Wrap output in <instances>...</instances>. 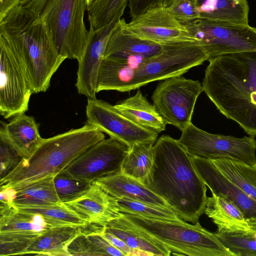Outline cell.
Wrapping results in <instances>:
<instances>
[{
	"label": "cell",
	"mask_w": 256,
	"mask_h": 256,
	"mask_svg": "<svg viewBox=\"0 0 256 256\" xmlns=\"http://www.w3.org/2000/svg\"><path fill=\"white\" fill-rule=\"evenodd\" d=\"M153 148L151 176L146 186L181 219L196 224L204 212L207 188L190 156L178 140L168 135L160 136Z\"/></svg>",
	"instance_id": "6da1fadb"
},
{
	"label": "cell",
	"mask_w": 256,
	"mask_h": 256,
	"mask_svg": "<svg viewBox=\"0 0 256 256\" xmlns=\"http://www.w3.org/2000/svg\"><path fill=\"white\" fill-rule=\"evenodd\" d=\"M203 91L220 112L250 136H256V51L210 60Z\"/></svg>",
	"instance_id": "7a4b0ae2"
},
{
	"label": "cell",
	"mask_w": 256,
	"mask_h": 256,
	"mask_svg": "<svg viewBox=\"0 0 256 256\" xmlns=\"http://www.w3.org/2000/svg\"><path fill=\"white\" fill-rule=\"evenodd\" d=\"M0 36L23 64L33 94L46 91L66 58L40 15L22 4L14 7L0 19Z\"/></svg>",
	"instance_id": "3957f363"
},
{
	"label": "cell",
	"mask_w": 256,
	"mask_h": 256,
	"mask_svg": "<svg viewBox=\"0 0 256 256\" xmlns=\"http://www.w3.org/2000/svg\"><path fill=\"white\" fill-rule=\"evenodd\" d=\"M104 138L103 132L87 124L43 138L29 156L0 180V186H14L54 177L87 149Z\"/></svg>",
	"instance_id": "277c9868"
},
{
	"label": "cell",
	"mask_w": 256,
	"mask_h": 256,
	"mask_svg": "<svg viewBox=\"0 0 256 256\" xmlns=\"http://www.w3.org/2000/svg\"><path fill=\"white\" fill-rule=\"evenodd\" d=\"M121 216L166 247L173 255L234 256L214 233L197 222L162 220L122 213Z\"/></svg>",
	"instance_id": "5b68a950"
},
{
	"label": "cell",
	"mask_w": 256,
	"mask_h": 256,
	"mask_svg": "<svg viewBox=\"0 0 256 256\" xmlns=\"http://www.w3.org/2000/svg\"><path fill=\"white\" fill-rule=\"evenodd\" d=\"M86 0H47L40 17L50 30L56 49L66 59L82 58L89 30L84 22Z\"/></svg>",
	"instance_id": "8992f818"
},
{
	"label": "cell",
	"mask_w": 256,
	"mask_h": 256,
	"mask_svg": "<svg viewBox=\"0 0 256 256\" xmlns=\"http://www.w3.org/2000/svg\"><path fill=\"white\" fill-rule=\"evenodd\" d=\"M208 60V54L198 41L164 44L158 54L143 61L134 69L121 92H130L154 81L182 76Z\"/></svg>",
	"instance_id": "52a82bcc"
},
{
	"label": "cell",
	"mask_w": 256,
	"mask_h": 256,
	"mask_svg": "<svg viewBox=\"0 0 256 256\" xmlns=\"http://www.w3.org/2000/svg\"><path fill=\"white\" fill-rule=\"evenodd\" d=\"M178 142L191 156L210 160L228 158L256 166V140L253 136L236 138L213 134L192 123L182 131Z\"/></svg>",
	"instance_id": "ba28073f"
},
{
	"label": "cell",
	"mask_w": 256,
	"mask_h": 256,
	"mask_svg": "<svg viewBox=\"0 0 256 256\" xmlns=\"http://www.w3.org/2000/svg\"><path fill=\"white\" fill-rule=\"evenodd\" d=\"M202 92L198 80L180 76L159 82L152 99L166 124L182 131L192 123L196 100Z\"/></svg>",
	"instance_id": "9c48e42d"
},
{
	"label": "cell",
	"mask_w": 256,
	"mask_h": 256,
	"mask_svg": "<svg viewBox=\"0 0 256 256\" xmlns=\"http://www.w3.org/2000/svg\"><path fill=\"white\" fill-rule=\"evenodd\" d=\"M200 43L208 61L229 54L256 51V28L198 18L185 25Z\"/></svg>",
	"instance_id": "30bf717a"
},
{
	"label": "cell",
	"mask_w": 256,
	"mask_h": 256,
	"mask_svg": "<svg viewBox=\"0 0 256 256\" xmlns=\"http://www.w3.org/2000/svg\"><path fill=\"white\" fill-rule=\"evenodd\" d=\"M33 94L22 61L0 36V114L4 118L24 114Z\"/></svg>",
	"instance_id": "8fae6325"
},
{
	"label": "cell",
	"mask_w": 256,
	"mask_h": 256,
	"mask_svg": "<svg viewBox=\"0 0 256 256\" xmlns=\"http://www.w3.org/2000/svg\"><path fill=\"white\" fill-rule=\"evenodd\" d=\"M86 124L126 145L128 149L138 143L154 144L158 134L144 128L122 115L114 106L102 100L88 98Z\"/></svg>",
	"instance_id": "7c38bea8"
},
{
	"label": "cell",
	"mask_w": 256,
	"mask_h": 256,
	"mask_svg": "<svg viewBox=\"0 0 256 256\" xmlns=\"http://www.w3.org/2000/svg\"><path fill=\"white\" fill-rule=\"evenodd\" d=\"M128 147L110 138L94 144L60 172L92 182L106 176L121 172Z\"/></svg>",
	"instance_id": "4fadbf2b"
},
{
	"label": "cell",
	"mask_w": 256,
	"mask_h": 256,
	"mask_svg": "<svg viewBox=\"0 0 256 256\" xmlns=\"http://www.w3.org/2000/svg\"><path fill=\"white\" fill-rule=\"evenodd\" d=\"M120 24L124 32L160 44L198 41L185 25L163 6L149 10L132 18L128 22L122 18Z\"/></svg>",
	"instance_id": "5bb4252c"
},
{
	"label": "cell",
	"mask_w": 256,
	"mask_h": 256,
	"mask_svg": "<svg viewBox=\"0 0 256 256\" xmlns=\"http://www.w3.org/2000/svg\"><path fill=\"white\" fill-rule=\"evenodd\" d=\"M118 20H114L96 30L90 28L86 48L78 62L76 84L78 94L88 98H96L99 70L109 38Z\"/></svg>",
	"instance_id": "9a60e30c"
},
{
	"label": "cell",
	"mask_w": 256,
	"mask_h": 256,
	"mask_svg": "<svg viewBox=\"0 0 256 256\" xmlns=\"http://www.w3.org/2000/svg\"><path fill=\"white\" fill-rule=\"evenodd\" d=\"M190 156L198 175L212 193L234 203L246 218H256V202L224 176L212 160Z\"/></svg>",
	"instance_id": "2e32d148"
},
{
	"label": "cell",
	"mask_w": 256,
	"mask_h": 256,
	"mask_svg": "<svg viewBox=\"0 0 256 256\" xmlns=\"http://www.w3.org/2000/svg\"><path fill=\"white\" fill-rule=\"evenodd\" d=\"M120 20L111 34L104 58H114L136 68L143 61L161 51L162 44L141 39L124 32L120 26Z\"/></svg>",
	"instance_id": "e0dca14e"
},
{
	"label": "cell",
	"mask_w": 256,
	"mask_h": 256,
	"mask_svg": "<svg viewBox=\"0 0 256 256\" xmlns=\"http://www.w3.org/2000/svg\"><path fill=\"white\" fill-rule=\"evenodd\" d=\"M64 204L88 224L105 226L108 222L122 216L117 199L94 182L81 196Z\"/></svg>",
	"instance_id": "ac0fdd59"
},
{
	"label": "cell",
	"mask_w": 256,
	"mask_h": 256,
	"mask_svg": "<svg viewBox=\"0 0 256 256\" xmlns=\"http://www.w3.org/2000/svg\"><path fill=\"white\" fill-rule=\"evenodd\" d=\"M52 227L39 214L22 211L13 205L0 206V234L35 238Z\"/></svg>",
	"instance_id": "d6986e66"
},
{
	"label": "cell",
	"mask_w": 256,
	"mask_h": 256,
	"mask_svg": "<svg viewBox=\"0 0 256 256\" xmlns=\"http://www.w3.org/2000/svg\"><path fill=\"white\" fill-rule=\"evenodd\" d=\"M84 226H63L51 228L34 238L24 254L36 256H70L68 246L83 231Z\"/></svg>",
	"instance_id": "ffe728a7"
},
{
	"label": "cell",
	"mask_w": 256,
	"mask_h": 256,
	"mask_svg": "<svg viewBox=\"0 0 256 256\" xmlns=\"http://www.w3.org/2000/svg\"><path fill=\"white\" fill-rule=\"evenodd\" d=\"M94 182L116 198H126L154 206L170 208L164 200L145 185L122 172L99 178Z\"/></svg>",
	"instance_id": "44dd1931"
},
{
	"label": "cell",
	"mask_w": 256,
	"mask_h": 256,
	"mask_svg": "<svg viewBox=\"0 0 256 256\" xmlns=\"http://www.w3.org/2000/svg\"><path fill=\"white\" fill-rule=\"evenodd\" d=\"M0 128L11 145L24 158L29 156L43 139L34 118L24 114L15 116L8 124L1 122Z\"/></svg>",
	"instance_id": "7402d4cb"
},
{
	"label": "cell",
	"mask_w": 256,
	"mask_h": 256,
	"mask_svg": "<svg viewBox=\"0 0 256 256\" xmlns=\"http://www.w3.org/2000/svg\"><path fill=\"white\" fill-rule=\"evenodd\" d=\"M105 230L124 241L145 256H170L171 252L161 243L138 230L122 216L108 222Z\"/></svg>",
	"instance_id": "603a6c76"
},
{
	"label": "cell",
	"mask_w": 256,
	"mask_h": 256,
	"mask_svg": "<svg viewBox=\"0 0 256 256\" xmlns=\"http://www.w3.org/2000/svg\"><path fill=\"white\" fill-rule=\"evenodd\" d=\"M114 106L124 116L144 128L157 133L166 130V124L162 117L140 90Z\"/></svg>",
	"instance_id": "cb8c5ba5"
},
{
	"label": "cell",
	"mask_w": 256,
	"mask_h": 256,
	"mask_svg": "<svg viewBox=\"0 0 256 256\" xmlns=\"http://www.w3.org/2000/svg\"><path fill=\"white\" fill-rule=\"evenodd\" d=\"M200 18L248 26L249 6L246 0H199Z\"/></svg>",
	"instance_id": "d4e9b609"
},
{
	"label": "cell",
	"mask_w": 256,
	"mask_h": 256,
	"mask_svg": "<svg viewBox=\"0 0 256 256\" xmlns=\"http://www.w3.org/2000/svg\"><path fill=\"white\" fill-rule=\"evenodd\" d=\"M54 178L52 176L48 177L10 186L15 192L12 205L18 208H33L61 204L62 202L56 194Z\"/></svg>",
	"instance_id": "484cf974"
},
{
	"label": "cell",
	"mask_w": 256,
	"mask_h": 256,
	"mask_svg": "<svg viewBox=\"0 0 256 256\" xmlns=\"http://www.w3.org/2000/svg\"><path fill=\"white\" fill-rule=\"evenodd\" d=\"M154 144L138 143L128 149L122 164L121 172L148 185L154 163Z\"/></svg>",
	"instance_id": "4316f807"
},
{
	"label": "cell",
	"mask_w": 256,
	"mask_h": 256,
	"mask_svg": "<svg viewBox=\"0 0 256 256\" xmlns=\"http://www.w3.org/2000/svg\"><path fill=\"white\" fill-rule=\"evenodd\" d=\"M214 232L234 256H256V230L247 226H217Z\"/></svg>",
	"instance_id": "83f0119b"
},
{
	"label": "cell",
	"mask_w": 256,
	"mask_h": 256,
	"mask_svg": "<svg viewBox=\"0 0 256 256\" xmlns=\"http://www.w3.org/2000/svg\"><path fill=\"white\" fill-rule=\"evenodd\" d=\"M212 161L224 176L256 202V166L228 158Z\"/></svg>",
	"instance_id": "f1b7e54d"
},
{
	"label": "cell",
	"mask_w": 256,
	"mask_h": 256,
	"mask_svg": "<svg viewBox=\"0 0 256 256\" xmlns=\"http://www.w3.org/2000/svg\"><path fill=\"white\" fill-rule=\"evenodd\" d=\"M204 213L218 226H244L248 224L242 210L230 201L212 193Z\"/></svg>",
	"instance_id": "f546056e"
},
{
	"label": "cell",
	"mask_w": 256,
	"mask_h": 256,
	"mask_svg": "<svg viewBox=\"0 0 256 256\" xmlns=\"http://www.w3.org/2000/svg\"><path fill=\"white\" fill-rule=\"evenodd\" d=\"M128 0H93L87 6L90 28L96 30L122 18Z\"/></svg>",
	"instance_id": "4dcf8cb0"
},
{
	"label": "cell",
	"mask_w": 256,
	"mask_h": 256,
	"mask_svg": "<svg viewBox=\"0 0 256 256\" xmlns=\"http://www.w3.org/2000/svg\"><path fill=\"white\" fill-rule=\"evenodd\" d=\"M116 199L118 210L122 213L152 219L184 220L174 210L168 207L154 206L126 198Z\"/></svg>",
	"instance_id": "1f68e13d"
},
{
	"label": "cell",
	"mask_w": 256,
	"mask_h": 256,
	"mask_svg": "<svg viewBox=\"0 0 256 256\" xmlns=\"http://www.w3.org/2000/svg\"><path fill=\"white\" fill-rule=\"evenodd\" d=\"M18 208L24 212L39 214L54 226H84L88 224L84 219L64 203L46 207Z\"/></svg>",
	"instance_id": "d6a6232c"
},
{
	"label": "cell",
	"mask_w": 256,
	"mask_h": 256,
	"mask_svg": "<svg viewBox=\"0 0 256 256\" xmlns=\"http://www.w3.org/2000/svg\"><path fill=\"white\" fill-rule=\"evenodd\" d=\"M54 181L58 196L62 203L81 196L90 188L92 183L61 172L54 177Z\"/></svg>",
	"instance_id": "836d02e7"
},
{
	"label": "cell",
	"mask_w": 256,
	"mask_h": 256,
	"mask_svg": "<svg viewBox=\"0 0 256 256\" xmlns=\"http://www.w3.org/2000/svg\"><path fill=\"white\" fill-rule=\"evenodd\" d=\"M23 158L0 128V180L10 173Z\"/></svg>",
	"instance_id": "e575fe53"
},
{
	"label": "cell",
	"mask_w": 256,
	"mask_h": 256,
	"mask_svg": "<svg viewBox=\"0 0 256 256\" xmlns=\"http://www.w3.org/2000/svg\"><path fill=\"white\" fill-rule=\"evenodd\" d=\"M199 0H174L166 8L170 13L184 25L200 18Z\"/></svg>",
	"instance_id": "d590c367"
},
{
	"label": "cell",
	"mask_w": 256,
	"mask_h": 256,
	"mask_svg": "<svg viewBox=\"0 0 256 256\" xmlns=\"http://www.w3.org/2000/svg\"><path fill=\"white\" fill-rule=\"evenodd\" d=\"M68 251L72 256H102L98 248L87 237L83 231L69 244Z\"/></svg>",
	"instance_id": "8d00e7d4"
},
{
	"label": "cell",
	"mask_w": 256,
	"mask_h": 256,
	"mask_svg": "<svg viewBox=\"0 0 256 256\" xmlns=\"http://www.w3.org/2000/svg\"><path fill=\"white\" fill-rule=\"evenodd\" d=\"M160 0H128L130 14L132 18L160 6Z\"/></svg>",
	"instance_id": "74e56055"
},
{
	"label": "cell",
	"mask_w": 256,
	"mask_h": 256,
	"mask_svg": "<svg viewBox=\"0 0 256 256\" xmlns=\"http://www.w3.org/2000/svg\"><path fill=\"white\" fill-rule=\"evenodd\" d=\"M102 234L112 245L122 252L124 256H143L140 252L129 247L120 238L105 230L104 227L102 232Z\"/></svg>",
	"instance_id": "f35d334b"
},
{
	"label": "cell",
	"mask_w": 256,
	"mask_h": 256,
	"mask_svg": "<svg viewBox=\"0 0 256 256\" xmlns=\"http://www.w3.org/2000/svg\"><path fill=\"white\" fill-rule=\"evenodd\" d=\"M20 0H0V19L9 10L20 4Z\"/></svg>",
	"instance_id": "ab89813d"
},
{
	"label": "cell",
	"mask_w": 256,
	"mask_h": 256,
	"mask_svg": "<svg viewBox=\"0 0 256 256\" xmlns=\"http://www.w3.org/2000/svg\"><path fill=\"white\" fill-rule=\"evenodd\" d=\"M46 0H32L26 4L24 5V6L36 14L40 15Z\"/></svg>",
	"instance_id": "60d3db41"
},
{
	"label": "cell",
	"mask_w": 256,
	"mask_h": 256,
	"mask_svg": "<svg viewBox=\"0 0 256 256\" xmlns=\"http://www.w3.org/2000/svg\"><path fill=\"white\" fill-rule=\"evenodd\" d=\"M174 0H160V6L168 8L172 2Z\"/></svg>",
	"instance_id": "b9f144b4"
},
{
	"label": "cell",
	"mask_w": 256,
	"mask_h": 256,
	"mask_svg": "<svg viewBox=\"0 0 256 256\" xmlns=\"http://www.w3.org/2000/svg\"><path fill=\"white\" fill-rule=\"evenodd\" d=\"M32 0H20V4L25 5Z\"/></svg>",
	"instance_id": "7bdbcfd3"
},
{
	"label": "cell",
	"mask_w": 256,
	"mask_h": 256,
	"mask_svg": "<svg viewBox=\"0 0 256 256\" xmlns=\"http://www.w3.org/2000/svg\"><path fill=\"white\" fill-rule=\"evenodd\" d=\"M86 0L88 6L92 2V1L93 0Z\"/></svg>",
	"instance_id": "ee69618b"
}]
</instances>
